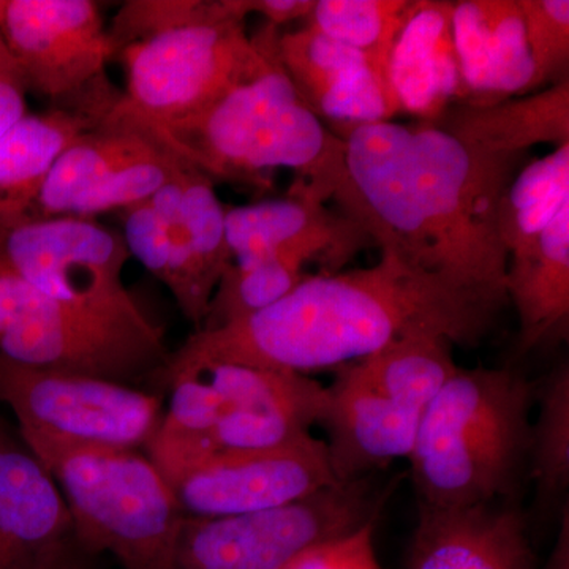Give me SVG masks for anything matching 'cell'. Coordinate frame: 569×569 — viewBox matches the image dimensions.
I'll return each mask as SVG.
<instances>
[{"label": "cell", "mask_w": 569, "mask_h": 569, "mask_svg": "<svg viewBox=\"0 0 569 569\" xmlns=\"http://www.w3.org/2000/svg\"><path fill=\"white\" fill-rule=\"evenodd\" d=\"M496 307L381 250L377 264L309 274L276 305L217 329H200L170 355L168 383L206 367L241 365L309 376L359 361L392 340L433 332L473 347Z\"/></svg>", "instance_id": "obj_1"}, {"label": "cell", "mask_w": 569, "mask_h": 569, "mask_svg": "<svg viewBox=\"0 0 569 569\" xmlns=\"http://www.w3.org/2000/svg\"><path fill=\"white\" fill-rule=\"evenodd\" d=\"M148 127L213 183L264 192L272 187V174L284 168L366 228L365 208L348 173L346 142L302 102L276 50L263 70L203 110Z\"/></svg>", "instance_id": "obj_2"}, {"label": "cell", "mask_w": 569, "mask_h": 569, "mask_svg": "<svg viewBox=\"0 0 569 569\" xmlns=\"http://www.w3.org/2000/svg\"><path fill=\"white\" fill-rule=\"evenodd\" d=\"M415 192L408 263L500 310L508 252L498 216L526 156L493 153L436 126H410Z\"/></svg>", "instance_id": "obj_3"}, {"label": "cell", "mask_w": 569, "mask_h": 569, "mask_svg": "<svg viewBox=\"0 0 569 569\" xmlns=\"http://www.w3.org/2000/svg\"><path fill=\"white\" fill-rule=\"evenodd\" d=\"M535 388L509 369L458 367L419 419L418 505L466 509L515 496L529 466Z\"/></svg>", "instance_id": "obj_4"}, {"label": "cell", "mask_w": 569, "mask_h": 569, "mask_svg": "<svg viewBox=\"0 0 569 569\" xmlns=\"http://www.w3.org/2000/svg\"><path fill=\"white\" fill-rule=\"evenodd\" d=\"M61 490L74 541L123 569H173L183 515L170 482L138 449L21 436Z\"/></svg>", "instance_id": "obj_5"}, {"label": "cell", "mask_w": 569, "mask_h": 569, "mask_svg": "<svg viewBox=\"0 0 569 569\" xmlns=\"http://www.w3.org/2000/svg\"><path fill=\"white\" fill-rule=\"evenodd\" d=\"M247 17L246 0H187L171 24L122 48L121 111L146 126L179 121L263 70L279 29L249 37Z\"/></svg>", "instance_id": "obj_6"}, {"label": "cell", "mask_w": 569, "mask_h": 569, "mask_svg": "<svg viewBox=\"0 0 569 569\" xmlns=\"http://www.w3.org/2000/svg\"><path fill=\"white\" fill-rule=\"evenodd\" d=\"M129 260L122 234L93 219L0 216V276L112 328L163 339L123 283Z\"/></svg>", "instance_id": "obj_7"}, {"label": "cell", "mask_w": 569, "mask_h": 569, "mask_svg": "<svg viewBox=\"0 0 569 569\" xmlns=\"http://www.w3.org/2000/svg\"><path fill=\"white\" fill-rule=\"evenodd\" d=\"M370 477L336 482L280 507L183 519L173 569H283L306 550L377 522L388 489Z\"/></svg>", "instance_id": "obj_8"}, {"label": "cell", "mask_w": 569, "mask_h": 569, "mask_svg": "<svg viewBox=\"0 0 569 569\" xmlns=\"http://www.w3.org/2000/svg\"><path fill=\"white\" fill-rule=\"evenodd\" d=\"M0 356L17 365L130 385L164 369L163 339L121 331L0 276Z\"/></svg>", "instance_id": "obj_9"}, {"label": "cell", "mask_w": 569, "mask_h": 569, "mask_svg": "<svg viewBox=\"0 0 569 569\" xmlns=\"http://www.w3.org/2000/svg\"><path fill=\"white\" fill-rule=\"evenodd\" d=\"M0 402L20 436L69 443L146 448L162 422V397L107 378L36 369L0 356Z\"/></svg>", "instance_id": "obj_10"}, {"label": "cell", "mask_w": 569, "mask_h": 569, "mask_svg": "<svg viewBox=\"0 0 569 569\" xmlns=\"http://www.w3.org/2000/svg\"><path fill=\"white\" fill-rule=\"evenodd\" d=\"M0 40L28 92L50 104L80 99L110 81L114 51L92 0H0Z\"/></svg>", "instance_id": "obj_11"}, {"label": "cell", "mask_w": 569, "mask_h": 569, "mask_svg": "<svg viewBox=\"0 0 569 569\" xmlns=\"http://www.w3.org/2000/svg\"><path fill=\"white\" fill-rule=\"evenodd\" d=\"M325 440L263 451H217L171 479L187 518H223L291 503L336 485Z\"/></svg>", "instance_id": "obj_12"}, {"label": "cell", "mask_w": 569, "mask_h": 569, "mask_svg": "<svg viewBox=\"0 0 569 569\" xmlns=\"http://www.w3.org/2000/svg\"><path fill=\"white\" fill-rule=\"evenodd\" d=\"M227 241L233 263L291 257L318 266V274L346 271L367 247L376 246L351 217L331 209L312 187L295 181L287 197L227 208Z\"/></svg>", "instance_id": "obj_13"}, {"label": "cell", "mask_w": 569, "mask_h": 569, "mask_svg": "<svg viewBox=\"0 0 569 569\" xmlns=\"http://www.w3.org/2000/svg\"><path fill=\"white\" fill-rule=\"evenodd\" d=\"M276 51L302 102L337 132L392 121L402 111L388 73L310 22L301 31L279 33Z\"/></svg>", "instance_id": "obj_14"}, {"label": "cell", "mask_w": 569, "mask_h": 569, "mask_svg": "<svg viewBox=\"0 0 569 569\" xmlns=\"http://www.w3.org/2000/svg\"><path fill=\"white\" fill-rule=\"evenodd\" d=\"M419 419L421 413L397 406L343 367L336 369L317 425L323 427L337 481L370 477L397 459L410 458Z\"/></svg>", "instance_id": "obj_15"}, {"label": "cell", "mask_w": 569, "mask_h": 569, "mask_svg": "<svg viewBox=\"0 0 569 569\" xmlns=\"http://www.w3.org/2000/svg\"><path fill=\"white\" fill-rule=\"evenodd\" d=\"M122 96L110 80L80 99L26 112L0 140V216L28 211L71 142L107 121Z\"/></svg>", "instance_id": "obj_16"}, {"label": "cell", "mask_w": 569, "mask_h": 569, "mask_svg": "<svg viewBox=\"0 0 569 569\" xmlns=\"http://www.w3.org/2000/svg\"><path fill=\"white\" fill-rule=\"evenodd\" d=\"M418 507L407 569H537L518 509Z\"/></svg>", "instance_id": "obj_17"}, {"label": "cell", "mask_w": 569, "mask_h": 569, "mask_svg": "<svg viewBox=\"0 0 569 569\" xmlns=\"http://www.w3.org/2000/svg\"><path fill=\"white\" fill-rule=\"evenodd\" d=\"M452 32L467 99L496 103L535 91L519 0L455 2Z\"/></svg>", "instance_id": "obj_18"}, {"label": "cell", "mask_w": 569, "mask_h": 569, "mask_svg": "<svg viewBox=\"0 0 569 569\" xmlns=\"http://www.w3.org/2000/svg\"><path fill=\"white\" fill-rule=\"evenodd\" d=\"M71 535L54 479L0 427V569H33Z\"/></svg>", "instance_id": "obj_19"}, {"label": "cell", "mask_w": 569, "mask_h": 569, "mask_svg": "<svg viewBox=\"0 0 569 569\" xmlns=\"http://www.w3.org/2000/svg\"><path fill=\"white\" fill-rule=\"evenodd\" d=\"M455 2L415 0L389 58V81L400 110L437 122L449 107L466 102L455 32Z\"/></svg>", "instance_id": "obj_20"}, {"label": "cell", "mask_w": 569, "mask_h": 569, "mask_svg": "<svg viewBox=\"0 0 569 569\" xmlns=\"http://www.w3.org/2000/svg\"><path fill=\"white\" fill-rule=\"evenodd\" d=\"M505 291L519 318V353L567 339L569 204L530 249L509 257Z\"/></svg>", "instance_id": "obj_21"}, {"label": "cell", "mask_w": 569, "mask_h": 569, "mask_svg": "<svg viewBox=\"0 0 569 569\" xmlns=\"http://www.w3.org/2000/svg\"><path fill=\"white\" fill-rule=\"evenodd\" d=\"M119 104L107 121L71 142L22 217H67L82 194L129 164L162 151L163 141L148 126L121 111Z\"/></svg>", "instance_id": "obj_22"}, {"label": "cell", "mask_w": 569, "mask_h": 569, "mask_svg": "<svg viewBox=\"0 0 569 569\" xmlns=\"http://www.w3.org/2000/svg\"><path fill=\"white\" fill-rule=\"evenodd\" d=\"M432 123L493 153L526 156L538 144L560 148L569 144V80L533 96L496 103H456Z\"/></svg>", "instance_id": "obj_23"}, {"label": "cell", "mask_w": 569, "mask_h": 569, "mask_svg": "<svg viewBox=\"0 0 569 569\" xmlns=\"http://www.w3.org/2000/svg\"><path fill=\"white\" fill-rule=\"evenodd\" d=\"M342 367L397 406L422 415L459 366L451 340L433 332H418L392 340Z\"/></svg>", "instance_id": "obj_24"}, {"label": "cell", "mask_w": 569, "mask_h": 569, "mask_svg": "<svg viewBox=\"0 0 569 569\" xmlns=\"http://www.w3.org/2000/svg\"><path fill=\"white\" fill-rule=\"evenodd\" d=\"M569 204V144L523 167L512 179L498 216L508 257L530 249Z\"/></svg>", "instance_id": "obj_25"}, {"label": "cell", "mask_w": 569, "mask_h": 569, "mask_svg": "<svg viewBox=\"0 0 569 569\" xmlns=\"http://www.w3.org/2000/svg\"><path fill=\"white\" fill-rule=\"evenodd\" d=\"M413 9L415 0H316L309 18L318 31L389 74L392 47Z\"/></svg>", "instance_id": "obj_26"}, {"label": "cell", "mask_w": 569, "mask_h": 569, "mask_svg": "<svg viewBox=\"0 0 569 569\" xmlns=\"http://www.w3.org/2000/svg\"><path fill=\"white\" fill-rule=\"evenodd\" d=\"M291 257H269L231 264L213 291L200 329H217L260 312L298 287L310 272ZM198 329V331H200Z\"/></svg>", "instance_id": "obj_27"}, {"label": "cell", "mask_w": 569, "mask_h": 569, "mask_svg": "<svg viewBox=\"0 0 569 569\" xmlns=\"http://www.w3.org/2000/svg\"><path fill=\"white\" fill-rule=\"evenodd\" d=\"M539 413L531 425L529 467L539 498L567 497L569 486V367L553 370L539 389Z\"/></svg>", "instance_id": "obj_28"}, {"label": "cell", "mask_w": 569, "mask_h": 569, "mask_svg": "<svg viewBox=\"0 0 569 569\" xmlns=\"http://www.w3.org/2000/svg\"><path fill=\"white\" fill-rule=\"evenodd\" d=\"M176 174L182 187L183 228L190 252L206 288L213 295L224 271L233 264L224 223L227 208L216 192V183L182 157Z\"/></svg>", "instance_id": "obj_29"}, {"label": "cell", "mask_w": 569, "mask_h": 569, "mask_svg": "<svg viewBox=\"0 0 569 569\" xmlns=\"http://www.w3.org/2000/svg\"><path fill=\"white\" fill-rule=\"evenodd\" d=\"M535 69V91L568 80V0H519Z\"/></svg>", "instance_id": "obj_30"}, {"label": "cell", "mask_w": 569, "mask_h": 569, "mask_svg": "<svg viewBox=\"0 0 569 569\" xmlns=\"http://www.w3.org/2000/svg\"><path fill=\"white\" fill-rule=\"evenodd\" d=\"M121 212L122 238L130 257L137 258L160 282H167L171 261L170 241L151 206L144 201Z\"/></svg>", "instance_id": "obj_31"}, {"label": "cell", "mask_w": 569, "mask_h": 569, "mask_svg": "<svg viewBox=\"0 0 569 569\" xmlns=\"http://www.w3.org/2000/svg\"><path fill=\"white\" fill-rule=\"evenodd\" d=\"M373 530L376 522L346 538L316 546L283 569H381L373 548Z\"/></svg>", "instance_id": "obj_32"}, {"label": "cell", "mask_w": 569, "mask_h": 569, "mask_svg": "<svg viewBox=\"0 0 569 569\" xmlns=\"http://www.w3.org/2000/svg\"><path fill=\"white\" fill-rule=\"evenodd\" d=\"M24 81L0 40V140L28 112Z\"/></svg>", "instance_id": "obj_33"}, {"label": "cell", "mask_w": 569, "mask_h": 569, "mask_svg": "<svg viewBox=\"0 0 569 569\" xmlns=\"http://www.w3.org/2000/svg\"><path fill=\"white\" fill-rule=\"evenodd\" d=\"M313 7H316V0H246L249 14H261L266 24L276 29L288 22L309 18Z\"/></svg>", "instance_id": "obj_34"}, {"label": "cell", "mask_w": 569, "mask_h": 569, "mask_svg": "<svg viewBox=\"0 0 569 569\" xmlns=\"http://www.w3.org/2000/svg\"><path fill=\"white\" fill-rule=\"evenodd\" d=\"M86 553L71 535L50 550L33 569H91L86 561Z\"/></svg>", "instance_id": "obj_35"}, {"label": "cell", "mask_w": 569, "mask_h": 569, "mask_svg": "<svg viewBox=\"0 0 569 569\" xmlns=\"http://www.w3.org/2000/svg\"><path fill=\"white\" fill-rule=\"evenodd\" d=\"M565 500L560 512L559 535H557L556 546L550 552V559L545 569H568L569 556V503Z\"/></svg>", "instance_id": "obj_36"}]
</instances>
